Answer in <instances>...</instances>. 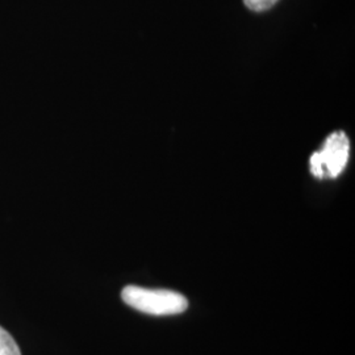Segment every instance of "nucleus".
<instances>
[{
    "label": "nucleus",
    "mask_w": 355,
    "mask_h": 355,
    "mask_svg": "<svg viewBox=\"0 0 355 355\" xmlns=\"http://www.w3.org/2000/svg\"><path fill=\"white\" fill-rule=\"evenodd\" d=\"M0 355H21L12 336L0 327Z\"/></svg>",
    "instance_id": "7ed1b4c3"
},
{
    "label": "nucleus",
    "mask_w": 355,
    "mask_h": 355,
    "mask_svg": "<svg viewBox=\"0 0 355 355\" xmlns=\"http://www.w3.org/2000/svg\"><path fill=\"white\" fill-rule=\"evenodd\" d=\"M350 155V141L343 130H337L327 137L321 150L309 158V167L313 177L318 179L338 177L343 174Z\"/></svg>",
    "instance_id": "f03ea898"
},
{
    "label": "nucleus",
    "mask_w": 355,
    "mask_h": 355,
    "mask_svg": "<svg viewBox=\"0 0 355 355\" xmlns=\"http://www.w3.org/2000/svg\"><path fill=\"white\" fill-rule=\"evenodd\" d=\"M125 304L153 316H170L183 313L189 308V300L179 292L152 290L139 286H127L121 292Z\"/></svg>",
    "instance_id": "f257e3e1"
},
{
    "label": "nucleus",
    "mask_w": 355,
    "mask_h": 355,
    "mask_svg": "<svg viewBox=\"0 0 355 355\" xmlns=\"http://www.w3.org/2000/svg\"><path fill=\"white\" fill-rule=\"evenodd\" d=\"M278 0H243L245 6L254 12H263L277 4Z\"/></svg>",
    "instance_id": "20e7f679"
}]
</instances>
